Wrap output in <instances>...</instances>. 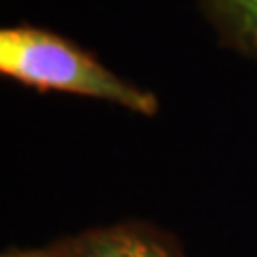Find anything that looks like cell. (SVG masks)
<instances>
[{
    "mask_svg": "<svg viewBox=\"0 0 257 257\" xmlns=\"http://www.w3.org/2000/svg\"><path fill=\"white\" fill-rule=\"evenodd\" d=\"M0 73L35 90L105 101L146 118L161 107L152 90L120 77L67 37L32 24L0 30Z\"/></svg>",
    "mask_w": 257,
    "mask_h": 257,
    "instance_id": "6da1fadb",
    "label": "cell"
},
{
    "mask_svg": "<svg viewBox=\"0 0 257 257\" xmlns=\"http://www.w3.org/2000/svg\"><path fill=\"white\" fill-rule=\"evenodd\" d=\"M56 257H184V253L157 225L120 221L56 242Z\"/></svg>",
    "mask_w": 257,
    "mask_h": 257,
    "instance_id": "7a4b0ae2",
    "label": "cell"
},
{
    "mask_svg": "<svg viewBox=\"0 0 257 257\" xmlns=\"http://www.w3.org/2000/svg\"><path fill=\"white\" fill-rule=\"evenodd\" d=\"M223 47L257 62V0H197Z\"/></svg>",
    "mask_w": 257,
    "mask_h": 257,
    "instance_id": "3957f363",
    "label": "cell"
},
{
    "mask_svg": "<svg viewBox=\"0 0 257 257\" xmlns=\"http://www.w3.org/2000/svg\"><path fill=\"white\" fill-rule=\"evenodd\" d=\"M3 257H56V242L45 248H11Z\"/></svg>",
    "mask_w": 257,
    "mask_h": 257,
    "instance_id": "277c9868",
    "label": "cell"
}]
</instances>
